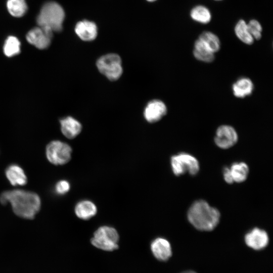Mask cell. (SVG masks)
I'll return each mask as SVG.
<instances>
[{
    "mask_svg": "<svg viewBox=\"0 0 273 273\" xmlns=\"http://www.w3.org/2000/svg\"><path fill=\"white\" fill-rule=\"evenodd\" d=\"M97 212V209L95 204L88 200L79 202L75 207L76 216L83 220L91 218L96 214Z\"/></svg>",
    "mask_w": 273,
    "mask_h": 273,
    "instance_id": "obj_18",
    "label": "cell"
},
{
    "mask_svg": "<svg viewBox=\"0 0 273 273\" xmlns=\"http://www.w3.org/2000/svg\"><path fill=\"white\" fill-rule=\"evenodd\" d=\"M0 202L3 205L9 203L16 215L28 219H33L41 207V200L37 194L23 190L3 192Z\"/></svg>",
    "mask_w": 273,
    "mask_h": 273,
    "instance_id": "obj_1",
    "label": "cell"
},
{
    "mask_svg": "<svg viewBox=\"0 0 273 273\" xmlns=\"http://www.w3.org/2000/svg\"><path fill=\"white\" fill-rule=\"evenodd\" d=\"M245 241L249 247L255 250H260L267 245L269 238L264 230L255 228L246 235Z\"/></svg>",
    "mask_w": 273,
    "mask_h": 273,
    "instance_id": "obj_11",
    "label": "cell"
},
{
    "mask_svg": "<svg viewBox=\"0 0 273 273\" xmlns=\"http://www.w3.org/2000/svg\"><path fill=\"white\" fill-rule=\"evenodd\" d=\"M198 38L214 54L219 51L221 46L220 40L213 32L204 31L200 34Z\"/></svg>",
    "mask_w": 273,
    "mask_h": 273,
    "instance_id": "obj_22",
    "label": "cell"
},
{
    "mask_svg": "<svg viewBox=\"0 0 273 273\" xmlns=\"http://www.w3.org/2000/svg\"><path fill=\"white\" fill-rule=\"evenodd\" d=\"M190 15L192 20L202 24L209 23L212 19L210 11L203 5H197L193 7Z\"/></svg>",
    "mask_w": 273,
    "mask_h": 273,
    "instance_id": "obj_19",
    "label": "cell"
},
{
    "mask_svg": "<svg viewBox=\"0 0 273 273\" xmlns=\"http://www.w3.org/2000/svg\"><path fill=\"white\" fill-rule=\"evenodd\" d=\"M234 32L237 38L244 43L251 45L254 39L250 34L247 23L243 19L239 20L234 27Z\"/></svg>",
    "mask_w": 273,
    "mask_h": 273,
    "instance_id": "obj_20",
    "label": "cell"
},
{
    "mask_svg": "<svg viewBox=\"0 0 273 273\" xmlns=\"http://www.w3.org/2000/svg\"><path fill=\"white\" fill-rule=\"evenodd\" d=\"M7 6L10 14L15 17L23 16L27 10L25 0H8Z\"/></svg>",
    "mask_w": 273,
    "mask_h": 273,
    "instance_id": "obj_23",
    "label": "cell"
},
{
    "mask_svg": "<svg viewBox=\"0 0 273 273\" xmlns=\"http://www.w3.org/2000/svg\"><path fill=\"white\" fill-rule=\"evenodd\" d=\"M75 32L82 40L90 41L97 37L98 28L95 23L84 20L78 22L76 24Z\"/></svg>",
    "mask_w": 273,
    "mask_h": 273,
    "instance_id": "obj_12",
    "label": "cell"
},
{
    "mask_svg": "<svg viewBox=\"0 0 273 273\" xmlns=\"http://www.w3.org/2000/svg\"><path fill=\"white\" fill-rule=\"evenodd\" d=\"M238 140L235 129L229 125H222L216 129L214 142L216 146L222 149H227L234 146Z\"/></svg>",
    "mask_w": 273,
    "mask_h": 273,
    "instance_id": "obj_8",
    "label": "cell"
},
{
    "mask_svg": "<svg viewBox=\"0 0 273 273\" xmlns=\"http://www.w3.org/2000/svg\"><path fill=\"white\" fill-rule=\"evenodd\" d=\"M64 18L65 12L61 6L55 2H49L42 7L36 21L38 26L59 32L62 29Z\"/></svg>",
    "mask_w": 273,
    "mask_h": 273,
    "instance_id": "obj_3",
    "label": "cell"
},
{
    "mask_svg": "<svg viewBox=\"0 0 273 273\" xmlns=\"http://www.w3.org/2000/svg\"><path fill=\"white\" fill-rule=\"evenodd\" d=\"M229 168L234 183H242L247 179L249 167L245 162H235Z\"/></svg>",
    "mask_w": 273,
    "mask_h": 273,
    "instance_id": "obj_21",
    "label": "cell"
},
{
    "mask_svg": "<svg viewBox=\"0 0 273 273\" xmlns=\"http://www.w3.org/2000/svg\"><path fill=\"white\" fill-rule=\"evenodd\" d=\"M254 84L252 80L246 77L239 78L232 85L234 95L239 98H244L252 94Z\"/></svg>",
    "mask_w": 273,
    "mask_h": 273,
    "instance_id": "obj_16",
    "label": "cell"
},
{
    "mask_svg": "<svg viewBox=\"0 0 273 273\" xmlns=\"http://www.w3.org/2000/svg\"><path fill=\"white\" fill-rule=\"evenodd\" d=\"M193 52L194 57L201 62L210 63L215 59V54L198 38L194 42Z\"/></svg>",
    "mask_w": 273,
    "mask_h": 273,
    "instance_id": "obj_17",
    "label": "cell"
},
{
    "mask_svg": "<svg viewBox=\"0 0 273 273\" xmlns=\"http://www.w3.org/2000/svg\"><path fill=\"white\" fill-rule=\"evenodd\" d=\"M20 42L17 37L14 36H9L4 46L5 55L8 57L18 55L20 52Z\"/></svg>",
    "mask_w": 273,
    "mask_h": 273,
    "instance_id": "obj_24",
    "label": "cell"
},
{
    "mask_svg": "<svg viewBox=\"0 0 273 273\" xmlns=\"http://www.w3.org/2000/svg\"><path fill=\"white\" fill-rule=\"evenodd\" d=\"M182 273H196V272L194 271H186Z\"/></svg>",
    "mask_w": 273,
    "mask_h": 273,
    "instance_id": "obj_28",
    "label": "cell"
},
{
    "mask_svg": "<svg viewBox=\"0 0 273 273\" xmlns=\"http://www.w3.org/2000/svg\"><path fill=\"white\" fill-rule=\"evenodd\" d=\"M70 189L69 183L66 180H61L57 182L55 186V191L59 195L66 194Z\"/></svg>",
    "mask_w": 273,
    "mask_h": 273,
    "instance_id": "obj_26",
    "label": "cell"
},
{
    "mask_svg": "<svg viewBox=\"0 0 273 273\" xmlns=\"http://www.w3.org/2000/svg\"><path fill=\"white\" fill-rule=\"evenodd\" d=\"M96 67L100 73L110 81L118 80L123 72L121 58L115 53L100 57L97 60Z\"/></svg>",
    "mask_w": 273,
    "mask_h": 273,
    "instance_id": "obj_4",
    "label": "cell"
},
{
    "mask_svg": "<svg viewBox=\"0 0 273 273\" xmlns=\"http://www.w3.org/2000/svg\"><path fill=\"white\" fill-rule=\"evenodd\" d=\"M148 2H155L157 0H147Z\"/></svg>",
    "mask_w": 273,
    "mask_h": 273,
    "instance_id": "obj_29",
    "label": "cell"
},
{
    "mask_svg": "<svg viewBox=\"0 0 273 273\" xmlns=\"http://www.w3.org/2000/svg\"><path fill=\"white\" fill-rule=\"evenodd\" d=\"M214 1H222V0H214Z\"/></svg>",
    "mask_w": 273,
    "mask_h": 273,
    "instance_id": "obj_30",
    "label": "cell"
},
{
    "mask_svg": "<svg viewBox=\"0 0 273 273\" xmlns=\"http://www.w3.org/2000/svg\"><path fill=\"white\" fill-rule=\"evenodd\" d=\"M53 31L47 28L38 26L30 30L26 35L29 43L38 49H47L50 44Z\"/></svg>",
    "mask_w": 273,
    "mask_h": 273,
    "instance_id": "obj_9",
    "label": "cell"
},
{
    "mask_svg": "<svg viewBox=\"0 0 273 273\" xmlns=\"http://www.w3.org/2000/svg\"><path fill=\"white\" fill-rule=\"evenodd\" d=\"M151 251L155 257L160 261L167 260L172 255L169 242L163 238H157L151 243Z\"/></svg>",
    "mask_w": 273,
    "mask_h": 273,
    "instance_id": "obj_13",
    "label": "cell"
},
{
    "mask_svg": "<svg viewBox=\"0 0 273 273\" xmlns=\"http://www.w3.org/2000/svg\"><path fill=\"white\" fill-rule=\"evenodd\" d=\"M167 112L165 104L159 99L150 101L145 107L143 115L145 120L151 123L160 121Z\"/></svg>",
    "mask_w": 273,
    "mask_h": 273,
    "instance_id": "obj_10",
    "label": "cell"
},
{
    "mask_svg": "<svg viewBox=\"0 0 273 273\" xmlns=\"http://www.w3.org/2000/svg\"><path fill=\"white\" fill-rule=\"evenodd\" d=\"M119 239V236L115 229L102 226L95 231L90 241L92 244L97 248L112 251L118 249Z\"/></svg>",
    "mask_w": 273,
    "mask_h": 273,
    "instance_id": "obj_5",
    "label": "cell"
},
{
    "mask_svg": "<svg viewBox=\"0 0 273 273\" xmlns=\"http://www.w3.org/2000/svg\"><path fill=\"white\" fill-rule=\"evenodd\" d=\"M187 215L189 222L196 229L202 231H212L218 224L220 217L219 211L203 200L194 202Z\"/></svg>",
    "mask_w": 273,
    "mask_h": 273,
    "instance_id": "obj_2",
    "label": "cell"
},
{
    "mask_svg": "<svg viewBox=\"0 0 273 273\" xmlns=\"http://www.w3.org/2000/svg\"><path fill=\"white\" fill-rule=\"evenodd\" d=\"M171 165L173 173L180 176L188 173L191 175H196L199 171V164L197 159L192 155L180 153L171 158Z\"/></svg>",
    "mask_w": 273,
    "mask_h": 273,
    "instance_id": "obj_6",
    "label": "cell"
},
{
    "mask_svg": "<svg viewBox=\"0 0 273 273\" xmlns=\"http://www.w3.org/2000/svg\"><path fill=\"white\" fill-rule=\"evenodd\" d=\"M72 149L66 143L53 141L46 147V156L49 161L56 165H61L71 159Z\"/></svg>",
    "mask_w": 273,
    "mask_h": 273,
    "instance_id": "obj_7",
    "label": "cell"
},
{
    "mask_svg": "<svg viewBox=\"0 0 273 273\" xmlns=\"http://www.w3.org/2000/svg\"><path fill=\"white\" fill-rule=\"evenodd\" d=\"M223 175L224 180L228 184L234 183L229 167H225L223 169Z\"/></svg>",
    "mask_w": 273,
    "mask_h": 273,
    "instance_id": "obj_27",
    "label": "cell"
},
{
    "mask_svg": "<svg viewBox=\"0 0 273 273\" xmlns=\"http://www.w3.org/2000/svg\"><path fill=\"white\" fill-rule=\"evenodd\" d=\"M5 175L10 183L14 186H22L27 184V176L23 169L17 164L8 166L5 170Z\"/></svg>",
    "mask_w": 273,
    "mask_h": 273,
    "instance_id": "obj_15",
    "label": "cell"
},
{
    "mask_svg": "<svg viewBox=\"0 0 273 273\" xmlns=\"http://www.w3.org/2000/svg\"><path fill=\"white\" fill-rule=\"evenodd\" d=\"M247 26L254 40H259L262 37V27L260 22L256 19H251L247 23Z\"/></svg>",
    "mask_w": 273,
    "mask_h": 273,
    "instance_id": "obj_25",
    "label": "cell"
},
{
    "mask_svg": "<svg viewBox=\"0 0 273 273\" xmlns=\"http://www.w3.org/2000/svg\"><path fill=\"white\" fill-rule=\"evenodd\" d=\"M60 122L62 133L69 139L76 138L82 129L81 123L72 116L66 117L60 120Z\"/></svg>",
    "mask_w": 273,
    "mask_h": 273,
    "instance_id": "obj_14",
    "label": "cell"
}]
</instances>
